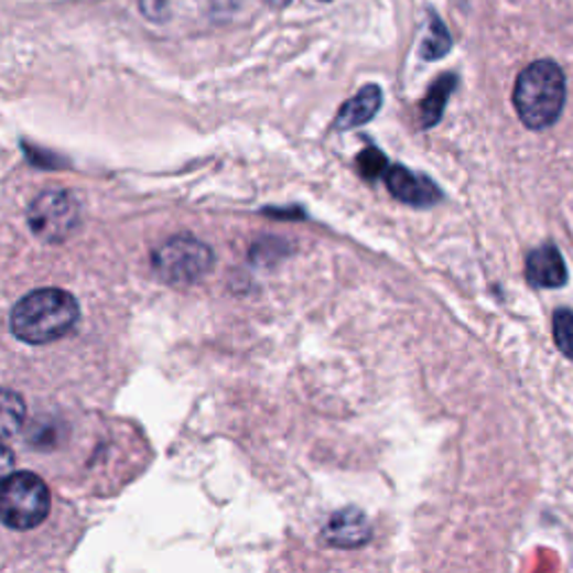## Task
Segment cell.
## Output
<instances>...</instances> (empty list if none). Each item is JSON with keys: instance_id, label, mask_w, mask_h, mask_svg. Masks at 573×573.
I'll use <instances>...</instances> for the list:
<instances>
[{"instance_id": "6", "label": "cell", "mask_w": 573, "mask_h": 573, "mask_svg": "<svg viewBox=\"0 0 573 573\" xmlns=\"http://www.w3.org/2000/svg\"><path fill=\"white\" fill-rule=\"evenodd\" d=\"M370 536L372 529L368 518L354 507L334 513L323 529L325 542L336 549H358L370 540Z\"/></svg>"}, {"instance_id": "15", "label": "cell", "mask_w": 573, "mask_h": 573, "mask_svg": "<svg viewBox=\"0 0 573 573\" xmlns=\"http://www.w3.org/2000/svg\"><path fill=\"white\" fill-rule=\"evenodd\" d=\"M139 10L153 23L169 19V0H139Z\"/></svg>"}, {"instance_id": "9", "label": "cell", "mask_w": 573, "mask_h": 573, "mask_svg": "<svg viewBox=\"0 0 573 573\" xmlns=\"http://www.w3.org/2000/svg\"><path fill=\"white\" fill-rule=\"evenodd\" d=\"M381 88L379 86H366L358 90L356 97H352L349 101L343 104V108L336 115L334 128L336 130H349V128H358L368 123L381 108Z\"/></svg>"}, {"instance_id": "8", "label": "cell", "mask_w": 573, "mask_h": 573, "mask_svg": "<svg viewBox=\"0 0 573 573\" xmlns=\"http://www.w3.org/2000/svg\"><path fill=\"white\" fill-rule=\"evenodd\" d=\"M527 280L542 290H555L566 282V267L553 245L533 249L527 256Z\"/></svg>"}, {"instance_id": "5", "label": "cell", "mask_w": 573, "mask_h": 573, "mask_svg": "<svg viewBox=\"0 0 573 573\" xmlns=\"http://www.w3.org/2000/svg\"><path fill=\"white\" fill-rule=\"evenodd\" d=\"M82 223L79 199L67 191L41 193L28 210V225L43 242H63L77 231Z\"/></svg>"}, {"instance_id": "3", "label": "cell", "mask_w": 573, "mask_h": 573, "mask_svg": "<svg viewBox=\"0 0 573 573\" xmlns=\"http://www.w3.org/2000/svg\"><path fill=\"white\" fill-rule=\"evenodd\" d=\"M50 488L39 475L21 471L0 482V522L8 529H36L50 516Z\"/></svg>"}, {"instance_id": "2", "label": "cell", "mask_w": 573, "mask_h": 573, "mask_svg": "<svg viewBox=\"0 0 573 573\" xmlns=\"http://www.w3.org/2000/svg\"><path fill=\"white\" fill-rule=\"evenodd\" d=\"M566 99V84L558 63L536 61L520 72L513 90V106L522 123L544 130L558 121Z\"/></svg>"}, {"instance_id": "7", "label": "cell", "mask_w": 573, "mask_h": 573, "mask_svg": "<svg viewBox=\"0 0 573 573\" xmlns=\"http://www.w3.org/2000/svg\"><path fill=\"white\" fill-rule=\"evenodd\" d=\"M386 184L397 199L410 206H430L440 199V188L433 182L403 166H392L386 175Z\"/></svg>"}, {"instance_id": "14", "label": "cell", "mask_w": 573, "mask_h": 573, "mask_svg": "<svg viewBox=\"0 0 573 573\" xmlns=\"http://www.w3.org/2000/svg\"><path fill=\"white\" fill-rule=\"evenodd\" d=\"M356 166H358V173H361L366 180H377L381 175H386V169H388V160L381 151L377 149H366L361 155L356 158Z\"/></svg>"}, {"instance_id": "13", "label": "cell", "mask_w": 573, "mask_h": 573, "mask_svg": "<svg viewBox=\"0 0 573 573\" xmlns=\"http://www.w3.org/2000/svg\"><path fill=\"white\" fill-rule=\"evenodd\" d=\"M553 338L558 349L573 361V312L558 310L553 314Z\"/></svg>"}, {"instance_id": "17", "label": "cell", "mask_w": 573, "mask_h": 573, "mask_svg": "<svg viewBox=\"0 0 573 573\" xmlns=\"http://www.w3.org/2000/svg\"><path fill=\"white\" fill-rule=\"evenodd\" d=\"M264 3H269L273 8H284V6H290V0H264Z\"/></svg>"}, {"instance_id": "4", "label": "cell", "mask_w": 573, "mask_h": 573, "mask_svg": "<svg viewBox=\"0 0 573 573\" xmlns=\"http://www.w3.org/2000/svg\"><path fill=\"white\" fill-rule=\"evenodd\" d=\"M213 260L210 247L188 234L173 236L153 251V269L158 278L173 286L199 282L210 271Z\"/></svg>"}, {"instance_id": "11", "label": "cell", "mask_w": 573, "mask_h": 573, "mask_svg": "<svg viewBox=\"0 0 573 573\" xmlns=\"http://www.w3.org/2000/svg\"><path fill=\"white\" fill-rule=\"evenodd\" d=\"M453 88H455V77L453 75H444L442 79L435 82L433 88H430L428 97L421 104V123H423V128H430V126L437 123L442 119L444 106H446Z\"/></svg>"}, {"instance_id": "1", "label": "cell", "mask_w": 573, "mask_h": 573, "mask_svg": "<svg viewBox=\"0 0 573 573\" xmlns=\"http://www.w3.org/2000/svg\"><path fill=\"white\" fill-rule=\"evenodd\" d=\"M82 310L77 299L58 286L30 292L12 310V332L30 345H47L67 336L77 327Z\"/></svg>"}, {"instance_id": "16", "label": "cell", "mask_w": 573, "mask_h": 573, "mask_svg": "<svg viewBox=\"0 0 573 573\" xmlns=\"http://www.w3.org/2000/svg\"><path fill=\"white\" fill-rule=\"evenodd\" d=\"M14 473V453L0 444V482Z\"/></svg>"}, {"instance_id": "12", "label": "cell", "mask_w": 573, "mask_h": 573, "mask_svg": "<svg viewBox=\"0 0 573 573\" xmlns=\"http://www.w3.org/2000/svg\"><path fill=\"white\" fill-rule=\"evenodd\" d=\"M451 43H453L451 34L444 28V23L437 17H433V25H430V36L423 41V47H421L423 58L430 61V58L444 56L451 50Z\"/></svg>"}, {"instance_id": "10", "label": "cell", "mask_w": 573, "mask_h": 573, "mask_svg": "<svg viewBox=\"0 0 573 573\" xmlns=\"http://www.w3.org/2000/svg\"><path fill=\"white\" fill-rule=\"evenodd\" d=\"M25 399L8 388H0V440L14 437L25 423Z\"/></svg>"}]
</instances>
